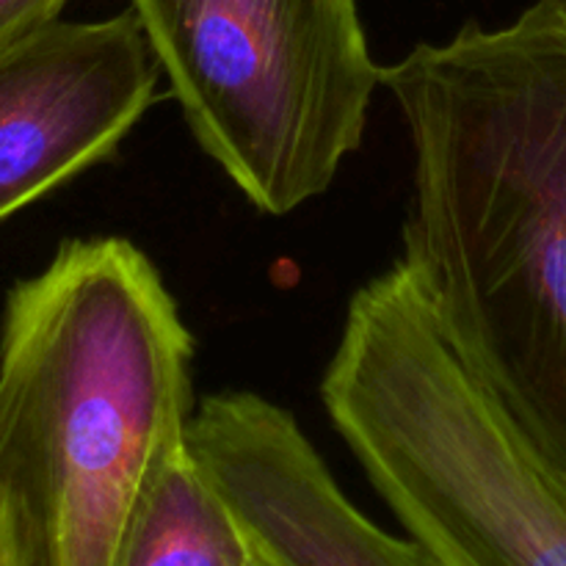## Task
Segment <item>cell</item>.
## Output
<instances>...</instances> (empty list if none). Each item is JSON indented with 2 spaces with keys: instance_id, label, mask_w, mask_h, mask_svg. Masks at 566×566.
I'll return each instance as SVG.
<instances>
[{
  "instance_id": "1",
  "label": "cell",
  "mask_w": 566,
  "mask_h": 566,
  "mask_svg": "<svg viewBox=\"0 0 566 566\" xmlns=\"http://www.w3.org/2000/svg\"><path fill=\"white\" fill-rule=\"evenodd\" d=\"M381 88L409 144L398 263L566 479V0L415 44Z\"/></svg>"
},
{
  "instance_id": "2",
  "label": "cell",
  "mask_w": 566,
  "mask_h": 566,
  "mask_svg": "<svg viewBox=\"0 0 566 566\" xmlns=\"http://www.w3.org/2000/svg\"><path fill=\"white\" fill-rule=\"evenodd\" d=\"M193 337L127 238H72L6 296L0 509L22 566H119L188 448Z\"/></svg>"
},
{
  "instance_id": "3",
  "label": "cell",
  "mask_w": 566,
  "mask_h": 566,
  "mask_svg": "<svg viewBox=\"0 0 566 566\" xmlns=\"http://www.w3.org/2000/svg\"><path fill=\"white\" fill-rule=\"evenodd\" d=\"M321 403L437 566H566V479L442 337L401 263L348 302Z\"/></svg>"
},
{
  "instance_id": "4",
  "label": "cell",
  "mask_w": 566,
  "mask_h": 566,
  "mask_svg": "<svg viewBox=\"0 0 566 566\" xmlns=\"http://www.w3.org/2000/svg\"><path fill=\"white\" fill-rule=\"evenodd\" d=\"M193 142L265 216L329 191L381 88L357 0H127Z\"/></svg>"
},
{
  "instance_id": "5",
  "label": "cell",
  "mask_w": 566,
  "mask_h": 566,
  "mask_svg": "<svg viewBox=\"0 0 566 566\" xmlns=\"http://www.w3.org/2000/svg\"><path fill=\"white\" fill-rule=\"evenodd\" d=\"M130 9L0 44V221L103 164L158 97Z\"/></svg>"
},
{
  "instance_id": "6",
  "label": "cell",
  "mask_w": 566,
  "mask_h": 566,
  "mask_svg": "<svg viewBox=\"0 0 566 566\" xmlns=\"http://www.w3.org/2000/svg\"><path fill=\"white\" fill-rule=\"evenodd\" d=\"M188 448L265 566H437L365 517L298 420L258 392L205 396Z\"/></svg>"
},
{
  "instance_id": "7",
  "label": "cell",
  "mask_w": 566,
  "mask_h": 566,
  "mask_svg": "<svg viewBox=\"0 0 566 566\" xmlns=\"http://www.w3.org/2000/svg\"><path fill=\"white\" fill-rule=\"evenodd\" d=\"M252 564V542L186 448L144 501L119 566Z\"/></svg>"
},
{
  "instance_id": "8",
  "label": "cell",
  "mask_w": 566,
  "mask_h": 566,
  "mask_svg": "<svg viewBox=\"0 0 566 566\" xmlns=\"http://www.w3.org/2000/svg\"><path fill=\"white\" fill-rule=\"evenodd\" d=\"M66 3L70 0H0V44L61 20Z\"/></svg>"
},
{
  "instance_id": "9",
  "label": "cell",
  "mask_w": 566,
  "mask_h": 566,
  "mask_svg": "<svg viewBox=\"0 0 566 566\" xmlns=\"http://www.w3.org/2000/svg\"><path fill=\"white\" fill-rule=\"evenodd\" d=\"M0 566H22L20 551H17L14 534H11V525L6 520L3 509H0Z\"/></svg>"
},
{
  "instance_id": "10",
  "label": "cell",
  "mask_w": 566,
  "mask_h": 566,
  "mask_svg": "<svg viewBox=\"0 0 566 566\" xmlns=\"http://www.w3.org/2000/svg\"><path fill=\"white\" fill-rule=\"evenodd\" d=\"M252 566H265V564H263V562H260V558H258V556H254V564H252Z\"/></svg>"
}]
</instances>
